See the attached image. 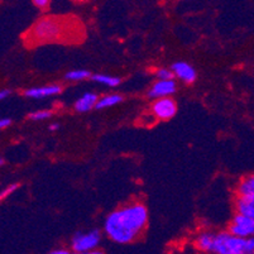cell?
<instances>
[{
	"label": "cell",
	"mask_w": 254,
	"mask_h": 254,
	"mask_svg": "<svg viewBox=\"0 0 254 254\" xmlns=\"http://www.w3.org/2000/svg\"><path fill=\"white\" fill-rule=\"evenodd\" d=\"M148 223V211L143 204L135 202L120 207L108 215L104 229L106 235L119 244L131 243L144 232Z\"/></svg>",
	"instance_id": "obj_1"
},
{
	"label": "cell",
	"mask_w": 254,
	"mask_h": 254,
	"mask_svg": "<svg viewBox=\"0 0 254 254\" xmlns=\"http://www.w3.org/2000/svg\"><path fill=\"white\" fill-rule=\"evenodd\" d=\"M68 20L59 17H43L34 23L25 38L27 45H42V43L59 42L64 37L72 34Z\"/></svg>",
	"instance_id": "obj_2"
},
{
	"label": "cell",
	"mask_w": 254,
	"mask_h": 254,
	"mask_svg": "<svg viewBox=\"0 0 254 254\" xmlns=\"http://www.w3.org/2000/svg\"><path fill=\"white\" fill-rule=\"evenodd\" d=\"M212 253L218 254H254V237L243 238L224 232L215 234Z\"/></svg>",
	"instance_id": "obj_3"
},
{
	"label": "cell",
	"mask_w": 254,
	"mask_h": 254,
	"mask_svg": "<svg viewBox=\"0 0 254 254\" xmlns=\"http://www.w3.org/2000/svg\"><path fill=\"white\" fill-rule=\"evenodd\" d=\"M100 243V232L91 230L89 233H77L71 240V248L75 253H94Z\"/></svg>",
	"instance_id": "obj_4"
},
{
	"label": "cell",
	"mask_w": 254,
	"mask_h": 254,
	"mask_svg": "<svg viewBox=\"0 0 254 254\" xmlns=\"http://www.w3.org/2000/svg\"><path fill=\"white\" fill-rule=\"evenodd\" d=\"M229 232L238 237H254V219L237 212L229 225Z\"/></svg>",
	"instance_id": "obj_5"
},
{
	"label": "cell",
	"mask_w": 254,
	"mask_h": 254,
	"mask_svg": "<svg viewBox=\"0 0 254 254\" xmlns=\"http://www.w3.org/2000/svg\"><path fill=\"white\" fill-rule=\"evenodd\" d=\"M152 112L154 117L159 120H170L172 119L177 113V105L175 100L168 96L166 98L156 99L152 105Z\"/></svg>",
	"instance_id": "obj_6"
},
{
	"label": "cell",
	"mask_w": 254,
	"mask_h": 254,
	"mask_svg": "<svg viewBox=\"0 0 254 254\" xmlns=\"http://www.w3.org/2000/svg\"><path fill=\"white\" fill-rule=\"evenodd\" d=\"M176 82L173 78H170V80H159L158 78L148 91V98L159 99L171 96L176 92Z\"/></svg>",
	"instance_id": "obj_7"
},
{
	"label": "cell",
	"mask_w": 254,
	"mask_h": 254,
	"mask_svg": "<svg viewBox=\"0 0 254 254\" xmlns=\"http://www.w3.org/2000/svg\"><path fill=\"white\" fill-rule=\"evenodd\" d=\"M171 68H172L175 76L179 77L181 81L186 82V84H192L196 77H197L195 68L191 64H186V62H175Z\"/></svg>",
	"instance_id": "obj_8"
},
{
	"label": "cell",
	"mask_w": 254,
	"mask_h": 254,
	"mask_svg": "<svg viewBox=\"0 0 254 254\" xmlns=\"http://www.w3.org/2000/svg\"><path fill=\"white\" fill-rule=\"evenodd\" d=\"M62 87L57 84L47 85V86H41V87H32V89L25 90L24 95L27 98L32 99H43L48 98V96H55L61 94Z\"/></svg>",
	"instance_id": "obj_9"
},
{
	"label": "cell",
	"mask_w": 254,
	"mask_h": 254,
	"mask_svg": "<svg viewBox=\"0 0 254 254\" xmlns=\"http://www.w3.org/2000/svg\"><path fill=\"white\" fill-rule=\"evenodd\" d=\"M99 96L94 92H86L75 103V110L78 113H87L96 106Z\"/></svg>",
	"instance_id": "obj_10"
},
{
	"label": "cell",
	"mask_w": 254,
	"mask_h": 254,
	"mask_svg": "<svg viewBox=\"0 0 254 254\" xmlns=\"http://www.w3.org/2000/svg\"><path fill=\"white\" fill-rule=\"evenodd\" d=\"M235 207L237 212L254 219V196H238Z\"/></svg>",
	"instance_id": "obj_11"
},
{
	"label": "cell",
	"mask_w": 254,
	"mask_h": 254,
	"mask_svg": "<svg viewBox=\"0 0 254 254\" xmlns=\"http://www.w3.org/2000/svg\"><path fill=\"white\" fill-rule=\"evenodd\" d=\"M215 243V234L212 233H202L196 239V248L201 252H212Z\"/></svg>",
	"instance_id": "obj_12"
},
{
	"label": "cell",
	"mask_w": 254,
	"mask_h": 254,
	"mask_svg": "<svg viewBox=\"0 0 254 254\" xmlns=\"http://www.w3.org/2000/svg\"><path fill=\"white\" fill-rule=\"evenodd\" d=\"M238 196H254V175L247 176L237 187Z\"/></svg>",
	"instance_id": "obj_13"
},
{
	"label": "cell",
	"mask_w": 254,
	"mask_h": 254,
	"mask_svg": "<svg viewBox=\"0 0 254 254\" xmlns=\"http://www.w3.org/2000/svg\"><path fill=\"white\" fill-rule=\"evenodd\" d=\"M123 101V96L118 95V94H110V95H105L103 98H100L96 103L95 109H106V108H110V106H114L117 104L122 103Z\"/></svg>",
	"instance_id": "obj_14"
},
{
	"label": "cell",
	"mask_w": 254,
	"mask_h": 254,
	"mask_svg": "<svg viewBox=\"0 0 254 254\" xmlns=\"http://www.w3.org/2000/svg\"><path fill=\"white\" fill-rule=\"evenodd\" d=\"M91 80L99 84H103L105 86L109 87H115L122 82L119 77H115V76H109V75H103V73H98V75H92Z\"/></svg>",
	"instance_id": "obj_15"
},
{
	"label": "cell",
	"mask_w": 254,
	"mask_h": 254,
	"mask_svg": "<svg viewBox=\"0 0 254 254\" xmlns=\"http://www.w3.org/2000/svg\"><path fill=\"white\" fill-rule=\"evenodd\" d=\"M89 77H91V73L86 70H73L66 73V78L70 81H82Z\"/></svg>",
	"instance_id": "obj_16"
},
{
	"label": "cell",
	"mask_w": 254,
	"mask_h": 254,
	"mask_svg": "<svg viewBox=\"0 0 254 254\" xmlns=\"http://www.w3.org/2000/svg\"><path fill=\"white\" fill-rule=\"evenodd\" d=\"M52 115V112H50V110H37V112H33L31 113V114L28 115V118L31 120H46L48 119V118Z\"/></svg>",
	"instance_id": "obj_17"
},
{
	"label": "cell",
	"mask_w": 254,
	"mask_h": 254,
	"mask_svg": "<svg viewBox=\"0 0 254 254\" xmlns=\"http://www.w3.org/2000/svg\"><path fill=\"white\" fill-rule=\"evenodd\" d=\"M156 76L159 80H170V78L175 77V73H173L172 68L171 70H168V68H159L156 72Z\"/></svg>",
	"instance_id": "obj_18"
},
{
	"label": "cell",
	"mask_w": 254,
	"mask_h": 254,
	"mask_svg": "<svg viewBox=\"0 0 254 254\" xmlns=\"http://www.w3.org/2000/svg\"><path fill=\"white\" fill-rule=\"evenodd\" d=\"M18 189V184H14V185H10V186H8L5 189V190H3L1 191V193H0V198H1V200H4V198L5 197H8L9 195H11V193L14 192L15 190H17Z\"/></svg>",
	"instance_id": "obj_19"
},
{
	"label": "cell",
	"mask_w": 254,
	"mask_h": 254,
	"mask_svg": "<svg viewBox=\"0 0 254 254\" xmlns=\"http://www.w3.org/2000/svg\"><path fill=\"white\" fill-rule=\"evenodd\" d=\"M32 1L38 9H46L51 3V0H32Z\"/></svg>",
	"instance_id": "obj_20"
},
{
	"label": "cell",
	"mask_w": 254,
	"mask_h": 254,
	"mask_svg": "<svg viewBox=\"0 0 254 254\" xmlns=\"http://www.w3.org/2000/svg\"><path fill=\"white\" fill-rule=\"evenodd\" d=\"M10 124H11V120L9 119V118H3V119L0 120V129L8 128Z\"/></svg>",
	"instance_id": "obj_21"
},
{
	"label": "cell",
	"mask_w": 254,
	"mask_h": 254,
	"mask_svg": "<svg viewBox=\"0 0 254 254\" xmlns=\"http://www.w3.org/2000/svg\"><path fill=\"white\" fill-rule=\"evenodd\" d=\"M10 94H11V90L3 89L1 91H0V100H4V99H6L9 95H10Z\"/></svg>",
	"instance_id": "obj_22"
},
{
	"label": "cell",
	"mask_w": 254,
	"mask_h": 254,
	"mask_svg": "<svg viewBox=\"0 0 254 254\" xmlns=\"http://www.w3.org/2000/svg\"><path fill=\"white\" fill-rule=\"evenodd\" d=\"M70 251L68 249H56V251H52V254H68Z\"/></svg>",
	"instance_id": "obj_23"
},
{
	"label": "cell",
	"mask_w": 254,
	"mask_h": 254,
	"mask_svg": "<svg viewBox=\"0 0 254 254\" xmlns=\"http://www.w3.org/2000/svg\"><path fill=\"white\" fill-rule=\"evenodd\" d=\"M59 128H60L59 124H51V126H50V130H51V131L57 130V129H59Z\"/></svg>",
	"instance_id": "obj_24"
}]
</instances>
